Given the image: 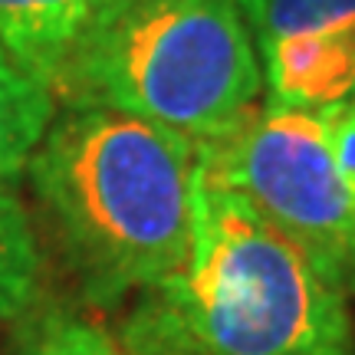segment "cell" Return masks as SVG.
Masks as SVG:
<instances>
[{
	"label": "cell",
	"instance_id": "6da1fadb",
	"mask_svg": "<svg viewBox=\"0 0 355 355\" xmlns=\"http://www.w3.org/2000/svg\"><path fill=\"white\" fill-rule=\"evenodd\" d=\"M26 171L89 306L112 309L188 263L198 175L191 139L139 115L66 105Z\"/></svg>",
	"mask_w": 355,
	"mask_h": 355
},
{
	"label": "cell",
	"instance_id": "7a4b0ae2",
	"mask_svg": "<svg viewBox=\"0 0 355 355\" xmlns=\"http://www.w3.org/2000/svg\"><path fill=\"white\" fill-rule=\"evenodd\" d=\"M132 355H355L349 296L241 194L194 175L191 257L132 296Z\"/></svg>",
	"mask_w": 355,
	"mask_h": 355
},
{
	"label": "cell",
	"instance_id": "3957f363",
	"mask_svg": "<svg viewBox=\"0 0 355 355\" xmlns=\"http://www.w3.org/2000/svg\"><path fill=\"white\" fill-rule=\"evenodd\" d=\"M263 92L237 0H105L53 86V102L148 119L194 145L227 139Z\"/></svg>",
	"mask_w": 355,
	"mask_h": 355
},
{
	"label": "cell",
	"instance_id": "277c9868",
	"mask_svg": "<svg viewBox=\"0 0 355 355\" xmlns=\"http://www.w3.org/2000/svg\"><path fill=\"white\" fill-rule=\"evenodd\" d=\"M329 115L266 102L227 139L198 145V168L241 194L336 290L355 296V204Z\"/></svg>",
	"mask_w": 355,
	"mask_h": 355
},
{
	"label": "cell",
	"instance_id": "5b68a950",
	"mask_svg": "<svg viewBox=\"0 0 355 355\" xmlns=\"http://www.w3.org/2000/svg\"><path fill=\"white\" fill-rule=\"evenodd\" d=\"M266 102L336 112L355 96V0H237Z\"/></svg>",
	"mask_w": 355,
	"mask_h": 355
},
{
	"label": "cell",
	"instance_id": "8992f818",
	"mask_svg": "<svg viewBox=\"0 0 355 355\" xmlns=\"http://www.w3.org/2000/svg\"><path fill=\"white\" fill-rule=\"evenodd\" d=\"M96 0H0V46L53 92Z\"/></svg>",
	"mask_w": 355,
	"mask_h": 355
},
{
	"label": "cell",
	"instance_id": "52a82bcc",
	"mask_svg": "<svg viewBox=\"0 0 355 355\" xmlns=\"http://www.w3.org/2000/svg\"><path fill=\"white\" fill-rule=\"evenodd\" d=\"M53 112V92L0 46V184H10V178L26 171Z\"/></svg>",
	"mask_w": 355,
	"mask_h": 355
},
{
	"label": "cell",
	"instance_id": "ba28073f",
	"mask_svg": "<svg viewBox=\"0 0 355 355\" xmlns=\"http://www.w3.org/2000/svg\"><path fill=\"white\" fill-rule=\"evenodd\" d=\"M40 243L30 214L10 184H0V319H13L37 303Z\"/></svg>",
	"mask_w": 355,
	"mask_h": 355
},
{
	"label": "cell",
	"instance_id": "9c48e42d",
	"mask_svg": "<svg viewBox=\"0 0 355 355\" xmlns=\"http://www.w3.org/2000/svg\"><path fill=\"white\" fill-rule=\"evenodd\" d=\"M26 355H132L112 332L83 316H50L40 322Z\"/></svg>",
	"mask_w": 355,
	"mask_h": 355
},
{
	"label": "cell",
	"instance_id": "30bf717a",
	"mask_svg": "<svg viewBox=\"0 0 355 355\" xmlns=\"http://www.w3.org/2000/svg\"><path fill=\"white\" fill-rule=\"evenodd\" d=\"M329 128H332L336 162H339V171H343V178H345V188H349L352 204H355V96L349 102H343V105L329 115Z\"/></svg>",
	"mask_w": 355,
	"mask_h": 355
},
{
	"label": "cell",
	"instance_id": "8fae6325",
	"mask_svg": "<svg viewBox=\"0 0 355 355\" xmlns=\"http://www.w3.org/2000/svg\"><path fill=\"white\" fill-rule=\"evenodd\" d=\"M99 3H105V0H96V7H99Z\"/></svg>",
	"mask_w": 355,
	"mask_h": 355
}]
</instances>
